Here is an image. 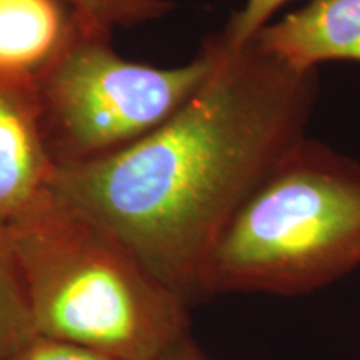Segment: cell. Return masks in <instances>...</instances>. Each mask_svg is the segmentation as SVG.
<instances>
[{
  "label": "cell",
  "mask_w": 360,
  "mask_h": 360,
  "mask_svg": "<svg viewBox=\"0 0 360 360\" xmlns=\"http://www.w3.org/2000/svg\"><path fill=\"white\" fill-rule=\"evenodd\" d=\"M212 70L167 122L103 160L56 169L49 191L122 240L191 305L220 233L307 127L321 85L252 40L219 34Z\"/></svg>",
  "instance_id": "cell-1"
},
{
  "label": "cell",
  "mask_w": 360,
  "mask_h": 360,
  "mask_svg": "<svg viewBox=\"0 0 360 360\" xmlns=\"http://www.w3.org/2000/svg\"><path fill=\"white\" fill-rule=\"evenodd\" d=\"M7 231L42 339L115 360H159L191 335V305L49 188Z\"/></svg>",
  "instance_id": "cell-2"
},
{
  "label": "cell",
  "mask_w": 360,
  "mask_h": 360,
  "mask_svg": "<svg viewBox=\"0 0 360 360\" xmlns=\"http://www.w3.org/2000/svg\"><path fill=\"white\" fill-rule=\"evenodd\" d=\"M359 265L360 162L304 137L225 225L202 294L305 295Z\"/></svg>",
  "instance_id": "cell-3"
},
{
  "label": "cell",
  "mask_w": 360,
  "mask_h": 360,
  "mask_svg": "<svg viewBox=\"0 0 360 360\" xmlns=\"http://www.w3.org/2000/svg\"><path fill=\"white\" fill-rule=\"evenodd\" d=\"M110 35L77 17L64 49L34 79L56 169L103 160L141 141L167 122L212 70V37L187 64L157 67L120 56Z\"/></svg>",
  "instance_id": "cell-4"
},
{
  "label": "cell",
  "mask_w": 360,
  "mask_h": 360,
  "mask_svg": "<svg viewBox=\"0 0 360 360\" xmlns=\"http://www.w3.org/2000/svg\"><path fill=\"white\" fill-rule=\"evenodd\" d=\"M53 170L34 82L0 70V225L47 191Z\"/></svg>",
  "instance_id": "cell-5"
},
{
  "label": "cell",
  "mask_w": 360,
  "mask_h": 360,
  "mask_svg": "<svg viewBox=\"0 0 360 360\" xmlns=\"http://www.w3.org/2000/svg\"><path fill=\"white\" fill-rule=\"evenodd\" d=\"M252 40L297 70H317L327 62L360 64V0H309Z\"/></svg>",
  "instance_id": "cell-6"
},
{
  "label": "cell",
  "mask_w": 360,
  "mask_h": 360,
  "mask_svg": "<svg viewBox=\"0 0 360 360\" xmlns=\"http://www.w3.org/2000/svg\"><path fill=\"white\" fill-rule=\"evenodd\" d=\"M75 20L64 0H0V70L34 82L64 49Z\"/></svg>",
  "instance_id": "cell-7"
},
{
  "label": "cell",
  "mask_w": 360,
  "mask_h": 360,
  "mask_svg": "<svg viewBox=\"0 0 360 360\" xmlns=\"http://www.w3.org/2000/svg\"><path fill=\"white\" fill-rule=\"evenodd\" d=\"M37 339L7 225H0V360H12Z\"/></svg>",
  "instance_id": "cell-8"
},
{
  "label": "cell",
  "mask_w": 360,
  "mask_h": 360,
  "mask_svg": "<svg viewBox=\"0 0 360 360\" xmlns=\"http://www.w3.org/2000/svg\"><path fill=\"white\" fill-rule=\"evenodd\" d=\"M64 2L80 20L109 32L159 20L174 8L170 0H64Z\"/></svg>",
  "instance_id": "cell-9"
},
{
  "label": "cell",
  "mask_w": 360,
  "mask_h": 360,
  "mask_svg": "<svg viewBox=\"0 0 360 360\" xmlns=\"http://www.w3.org/2000/svg\"><path fill=\"white\" fill-rule=\"evenodd\" d=\"M289 2L290 0H245L240 8L231 13L224 29L217 34L229 47L247 45Z\"/></svg>",
  "instance_id": "cell-10"
},
{
  "label": "cell",
  "mask_w": 360,
  "mask_h": 360,
  "mask_svg": "<svg viewBox=\"0 0 360 360\" xmlns=\"http://www.w3.org/2000/svg\"><path fill=\"white\" fill-rule=\"evenodd\" d=\"M12 360H115L92 350L39 337Z\"/></svg>",
  "instance_id": "cell-11"
},
{
  "label": "cell",
  "mask_w": 360,
  "mask_h": 360,
  "mask_svg": "<svg viewBox=\"0 0 360 360\" xmlns=\"http://www.w3.org/2000/svg\"><path fill=\"white\" fill-rule=\"evenodd\" d=\"M159 360H210V357L204 352V349L197 344V340L191 334L186 339L180 340L179 344H175Z\"/></svg>",
  "instance_id": "cell-12"
}]
</instances>
